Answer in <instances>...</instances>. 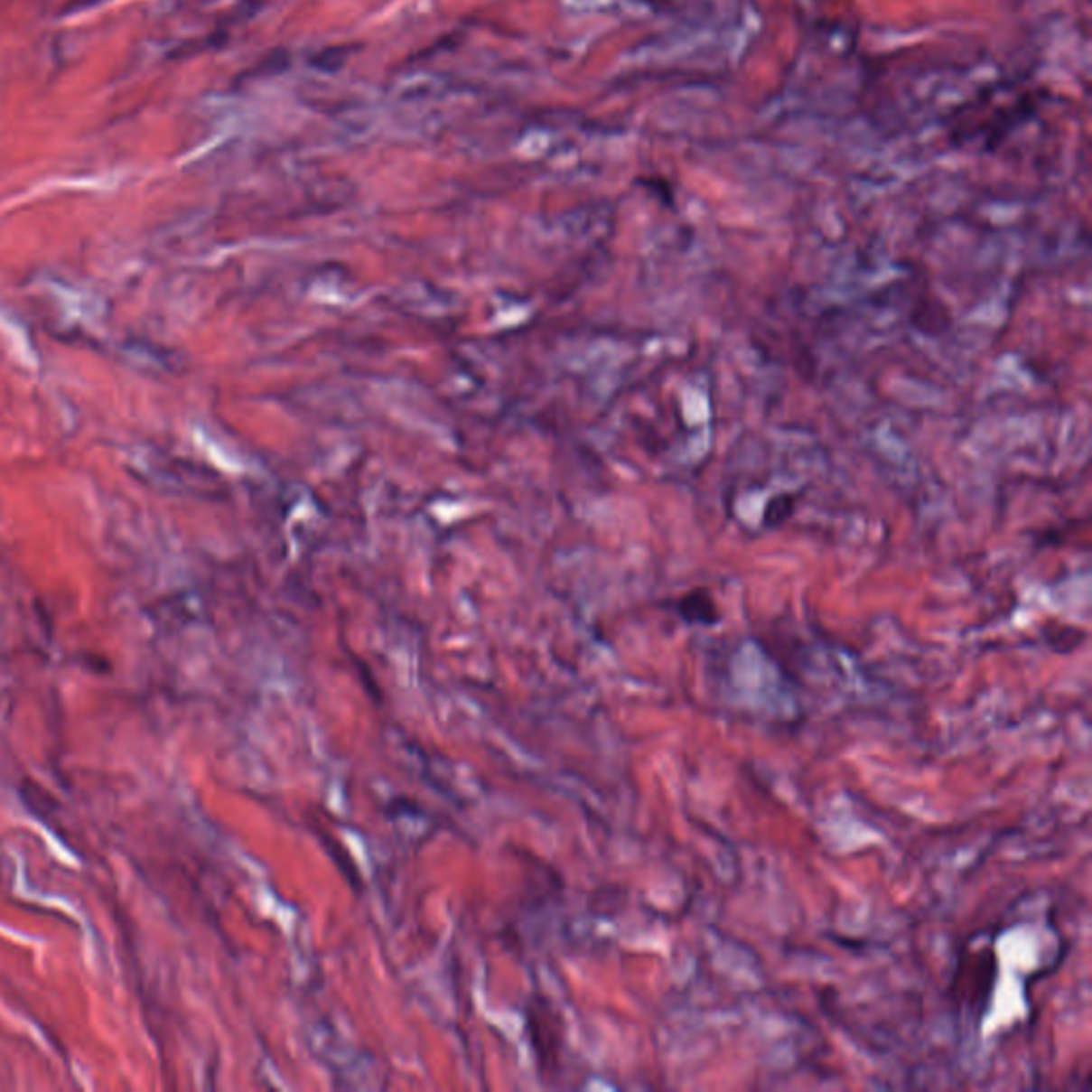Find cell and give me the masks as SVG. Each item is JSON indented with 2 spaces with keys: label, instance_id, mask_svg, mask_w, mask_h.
I'll return each instance as SVG.
<instances>
[{
  "label": "cell",
  "instance_id": "1",
  "mask_svg": "<svg viewBox=\"0 0 1092 1092\" xmlns=\"http://www.w3.org/2000/svg\"><path fill=\"white\" fill-rule=\"evenodd\" d=\"M677 612L692 625H715L719 611L713 595L706 589H694L677 602Z\"/></svg>",
  "mask_w": 1092,
  "mask_h": 1092
},
{
  "label": "cell",
  "instance_id": "2",
  "mask_svg": "<svg viewBox=\"0 0 1092 1092\" xmlns=\"http://www.w3.org/2000/svg\"><path fill=\"white\" fill-rule=\"evenodd\" d=\"M796 512V495L792 493H779L775 498L769 499V504L764 508V515H761V521H764V527L769 529H777L781 527L789 521V518L794 517Z\"/></svg>",
  "mask_w": 1092,
  "mask_h": 1092
},
{
  "label": "cell",
  "instance_id": "3",
  "mask_svg": "<svg viewBox=\"0 0 1092 1092\" xmlns=\"http://www.w3.org/2000/svg\"><path fill=\"white\" fill-rule=\"evenodd\" d=\"M938 312H941V314L943 312H947L946 305H943L941 301H919L918 308L913 310L911 321L919 329V331H924L926 335H937V333H941L943 329H947V324L937 321Z\"/></svg>",
  "mask_w": 1092,
  "mask_h": 1092
}]
</instances>
